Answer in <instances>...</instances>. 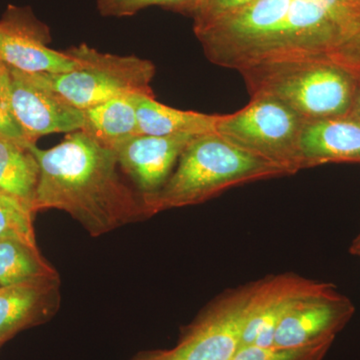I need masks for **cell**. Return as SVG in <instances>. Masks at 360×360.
<instances>
[{
    "label": "cell",
    "instance_id": "19",
    "mask_svg": "<svg viewBox=\"0 0 360 360\" xmlns=\"http://www.w3.org/2000/svg\"><path fill=\"white\" fill-rule=\"evenodd\" d=\"M32 207L0 193V240L14 239L37 246L32 225Z\"/></svg>",
    "mask_w": 360,
    "mask_h": 360
},
{
    "label": "cell",
    "instance_id": "11",
    "mask_svg": "<svg viewBox=\"0 0 360 360\" xmlns=\"http://www.w3.org/2000/svg\"><path fill=\"white\" fill-rule=\"evenodd\" d=\"M324 284L295 274H277L255 283L240 348L272 347L277 326L286 312Z\"/></svg>",
    "mask_w": 360,
    "mask_h": 360
},
{
    "label": "cell",
    "instance_id": "29",
    "mask_svg": "<svg viewBox=\"0 0 360 360\" xmlns=\"http://www.w3.org/2000/svg\"><path fill=\"white\" fill-rule=\"evenodd\" d=\"M1 343H2V341H0V345H1Z\"/></svg>",
    "mask_w": 360,
    "mask_h": 360
},
{
    "label": "cell",
    "instance_id": "27",
    "mask_svg": "<svg viewBox=\"0 0 360 360\" xmlns=\"http://www.w3.org/2000/svg\"><path fill=\"white\" fill-rule=\"evenodd\" d=\"M6 70L7 66L4 65V63H2L1 61H0V75H1L2 73L6 72Z\"/></svg>",
    "mask_w": 360,
    "mask_h": 360
},
{
    "label": "cell",
    "instance_id": "9",
    "mask_svg": "<svg viewBox=\"0 0 360 360\" xmlns=\"http://www.w3.org/2000/svg\"><path fill=\"white\" fill-rule=\"evenodd\" d=\"M13 115L28 143L52 134L84 129V111L42 86L30 73L8 68Z\"/></svg>",
    "mask_w": 360,
    "mask_h": 360
},
{
    "label": "cell",
    "instance_id": "26",
    "mask_svg": "<svg viewBox=\"0 0 360 360\" xmlns=\"http://www.w3.org/2000/svg\"><path fill=\"white\" fill-rule=\"evenodd\" d=\"M314 1L323 2V4H329V6H340V4H349L345 0H314Z\"/></svg>",
    "mask_w": 360,
    "mask_h": 360
},
{
    "label": "cell",
    "instance_id": "8",
    "mask_svg": "<svg viewBox=\"0 0 360 360\" xmlns=\"http://www.w3.org/2000/svg\"><path fill=\"white\" fill-rule=\"evenodd\" d=\"M354 314V307L335 286L326 283L315 292L300 298L283 317L274 347H300L330 342Z\"/></svg>",
    "mask_w": 360,
    "mask_h": 360
},
{
    "label": "cell",
    "instance_id": "14",
    "mask_svg": "<svg viewBox=\"0 0 360 360\" xmlns=\"http://www.w3.org/2000/svg\"><path fill=\"white\" fill-rule=\"evenodd\" d=\"M58 278L0 288V341L4 342L39 314L58 304Z\"/></svg>",
    "mask_w": 360,
    "mask_h": 360
},
{
    "label": "cell",
    "instance_id": "30",
    "mask_svg": "<svg viewBox=\"0 0 360 360\" xmlns=\"http://www.w3.org/2000/svg\"><path fill=\"white\" fill-rule=\"evenodd\" d=\"M359 238H360V234H359Z\"/></svg>",
    "mask_w": 360,
    "mask_h": 360
},
{
    "label": "cell",
    "instance_id": "1",
    "mask_svg": "<svg viewBox=\"0 0 360 360\" xmlns=\"http://www.w3.org/2000/svg\"><path fill=\"white\" fill-rule=\"evenodd\" d=\"M304 58L335 59L360 70V6L257 0L225 21L217 65L239 71Z\"/></svg>",
    "mask_w": 360,
    "mask_h": 360
},
{
    "label": "cell",
    "instance_id": "4",
    "mask_svg": "<svg viewBox=\"0 0 360 360\" xmlns=\"http://www.w3.org/2000/svg\"><path fill=\"white\" fill-rule=\"evenodd\" d=\"M251 97L290 106L307 122L349 115L360 70L331 58L288 59L239 70Z\"/></svg>",
    "mask_w": 360,
    "mask_h": 360
},
{
    "label": "cell",
    "instance_id": "7",
    "mask_svg": "<svg viewBox=\"0 0 360 360\" xmlns=\"http://www.w3.org/2000/svg\"><path fill=\"white\" fill-rule=\"evenodd\" d=\"M255 283L220 296L174 348L139 360H232L240 348Z\"/></svg>",
    "mask_w": 360,
    "mask_h": 360
},
{
    "label": "cell",
    "instance_id": "10",
    "mask_svg": "<svg viewBox=\"0 0 360 360\" xmlns=\"http://www.w3.org/2000/svg\"><path fill=\"white\" fill-rule=\"evenodd\" d=\"M49 27L23 9L13 8L0 21V61L27 73H60L78 63L68 51L49 47Z\"/></svg>",
    "mask_w": 360,
    "mask_h": 360
},
{
    "label": "cell",
    "instance_id": "21",
    "mask_svg": "<svg viewBox=\"0 0 360 360\" xmlns=\"http://www.w3.org/2000/svg\"><path fill=\"white\" fill-rule=\"evenodd\" d=\"M331 345L323 342L300 347L250 345L239 348L232 360H323Z\"/></svg>",
    "mask_w": 360,
    "mask_h": 360
},
{
    "label": "cell",
    "instance_id": "17",
    "mask_svg": "<svg viewBox=\"0 0 360 360\" xmlns=\"http://www.w3.org/2000/svg\"><path fill=\"white\" fill-rule=\"evenodd\" d=\"M30 146L0 136V193L32 207L39 165Z\"/></svg>",
    "mask_w": 360,
    "mask_h": 360
},
{
    "label": "cell",
    "instance_id": "25",
    "mask_svg": "<svg viewBox=\"0 0 360 360\" xmlns=\"http://www.w3.org/2000/svg\"><path fill=\"white\" fill-rule=\"evenodd\" d=\"M352 255H357L360 257V238H357L352 243V248H350Z\"/></svg>",
    "mask_w": 360,
    "mask_h": 360
},
{
    "label": "cell",
    "instance_id": "5",
    "mask_svg": "<svg viewBox=\"0 0 360 360\" xmlns=\"http://www.w3.org/2000/svg\"><path fill=\"white\" fill-rule=\"evenodd\" d=\"M66 51L77 59L75 70L30 75L78 110H89L127 94L155 96L151 82L155 66L148 59L106 53L87 44L72 46Z\"/></svg>",
    "mask_w": 360,
    "mask_h": 360
},
{
    "label": "cell",
    "instance_id": "15",
    "mask_svg": "<svg viewBox=\"0 0 360 360\" xmlns=\"http://www.w3.org/2000/svg\"><path fill=\"white\" fill-rule=\"evenodd\" d=\"M136 115L139 134L151 136H196L215 132L219 118V115L170 108L149 96H136Z\"/></svg>",
    "mask_w": 360,
    "mask_h": 360
},
{
    "label": "cell",
    "instance_id": "23",
    "mask_svg": "<svg viewBox=\"0 0 360 360\" xmlns=\"http://www.w3.org/2000/svg\"><path fill=\"white\" fill-rule=\"evenodd\" d=\"M0 136L28 143L13 115L11 98V75L8 68L0 75Z\"/></svg>",
    "mask_w": 360,
    "mask_h": 360
},
{
    "label": "cell",
    "instance_id": "16",
    "mask_svg": "<svg viewBox=\"0 0 360 360\" xmlns=\"http://www.w3.org/2000/svg\"><path fill=\"white\" fill-rule=\"evenodd\" d=\"M127 94L84 111V131L106 148L116 150L124 142L139 135L136 96Z\"/></svg>",
    "mask_w": 360,
    "mask_h": 360
},
{
    "label": "cell",
    "instance_id": "28",
    "mask_svg": "<svg viewBox=\"0 0 360 360\" xmlns=\"http://www.w3.org/2000/svg\"><path fill=\"white\" fill-rule=\"evenodd\" d=\"M345 1L354 4V6H360V0H345Z\"/></svg>",
    "mask_w": 360,
    "mask_h": 360
},
{
    "label": "cell",
    "instance_id": "24",
    "mask_svg": "<svg viewBox=\"0 0 360 360\" xmlns=\"http://www.w3.org/2000/svg\"><path fill=\"white\" fill-rule=\"evenodd\" d=\"M349 115L354 116L356 120H360V78L359 84H357L354 103H352V110H350Z\"/></svg>",
    "mask_w": 360,
    "mask_h": 360
},
{
    "label": "cell",
    "instance_id": "3",
    "mask_svg": "<svg viewBox=\"0 0 360 360\" xmlns=\"http://www.w3.org/2000/svg\"><path fill=\"white\" fill-rule=\"evenodd\" d=\"M290 175L276 163L210 132L187 144L160 191L141 198L148 217L172 208L200 205L232 187Z\"/></svg>",
    "mask_w": 360,
    "mask_h": 360
},
{
    "label": "cell",
    "instance_id": "20",
    "mask_svg": "<svg viewBox=\"0 0 360 360\" xmlns=\"http://www.w3.org/2000/svg\"><path fill=\"white\" fill-rule=\"evenodd\" d=\"M198 1V0H96V7L98 13L104 18H129L150 6H161L191 16Z\"/></svg>",
    "mask_w": 360,
    "mask_h": 360
},
{
    "label": "cell",
    "instance_id": "12",
    "mask_svg": "<svg viewBox=\"0 0 360 360\" xmlns=\"http://www.w3.org/2000/svg\"><path fill=\"white\" fill-rule=\"evenodd\" d=\"M198 136V135H196ZM193 135H136L116 149L118 165L139 188L141 196L162 188Z\"/></svg>",
    "mask_w": 360,
    "mask_h": 360
},
{
    "label": "cell",
    "instance_id": "18",
    "mask_svg": "<svg viewBox=\"0 0 360 360\" xmlns=\"http://www.w3.org/2000/svg\"><path fill=\"white\" fill-rule=\"evenodd\" d=\"M49 278H58V274L37 246L14 239L0 240V288Z\"/></svg>",
    "mask_w": 360,
    "mask_h": 360
},
{
    "label": "cell",
    "instance_id": "2",
    "mask_svg": "<svg viewBox=\"0 0 360 360\" xmlns=\"http://www.w3.org/2000/svg\"><path fill=\"white\" fill-rule=\"evenodd\" d=\"M30 148L39 165L33 212L63 210L94 236L148 217L141 194L118 174L116 151L84 130L68 134L53 148Z\"/></svg>",
    "mask_w": 360,
    "mask_h": 360
},
{
    "label": "cell",
    "instance_id": "22",
    "mask_svg": "<svg viewBox=\"0 0 360 360\" xmlns=\"http://www.w3.org/2000/svg\"><path fill=\"white\" fill-rule=\"evenodd\" d=\"M255 1L257 0H198L191 15L194 32L238 13Z\"/></svg>",
    "mask_w": 360,
    "mask_h": 360
},
{
    "label": "cell",
    "instance_id": "6",
    "mask_svg": "<svg viewBox=\"0 0 360 360\" xmlns=\"http://www.w3.org/2000/svg\"><path fill=\"white\" fill-rule=\"evenodd\" d=\"M307 122L281 101L257 96L251 97L250 103L240 110L219 115L215 132L292 175L302 169L300 144Z\"/></svg>",
    "mask_w": 360,
    "mask_h": 360
},
{
    "label": "cell",
    "instance_id": "13",
    "mask_svg": "<svg viewBox=\"0 0 360 360\" xmlns=\"http://www.w3.org/2000/svg\"><path fill=\"white\" fill-rule=\"evenodd\" d=\"M300 148L302 169L326 163H360V120L348 115L307 122Z\"/></svg>",
    "mask_w": 360,
    "mask_h": 360
}]
</instances>
